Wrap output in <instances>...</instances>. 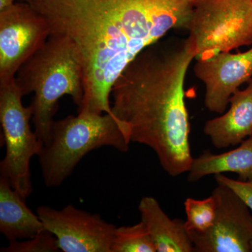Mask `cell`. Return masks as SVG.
I'll return each instance as SVG.
<instances>
[{"instance_id": "cell-1", "label": "cell", "mask_w": 252, "mask_h": 252, "mask_svg": "<svg viewBox=\"0 0 252 252\" xmlns=\"http://www.w3.org/2000/svg\"><path fill=\"white\" fill-rule=\"evenodd\" d=\"M50 36H66L84 73L78 112L114 116L113 86L139 54L174 29H188L195 0H26Z\"/></svg>"}, {"instance_id": "cell-2", "label": "cell", "mask_w": 252, "mask_h": 252, "mask_svg": "<svg viewBox=\"0 0 252 252\" xmlns=\"http://www.w3.org/2000/svg\"><path fill=\"white\" fill-rule=\"evenodd\" d=\"M196 57L192 38L160 40L142 51L114 83L113 114L128 127L130 142L150 147L171 177L193 161L185 83Z\"/></svg>"}, {"instance_id": "cell-3", "label": "cell", "mask_w": 252, "mask_h": 252, "mask_svg": "<svg viewBox=\"0 0 252 252\" xmlns=\"http://www.w3.org/2000/svg\"><path fill=\"white\" fill-rule=\"evenodd\" d=\"M16 85L23 95L34 94V132L43 144L49 140L51 126L64 95L80 107L84 98V73L77 49L66 36H50L45 44L18 69Z\"/></svg>"}, {"instance_id": "cell-4", "label": "cell", "mask_w": 252, "mask_h": 252, "mask_svg": "<svg viewBox=\"0 0 252 252\" xmlns=\"http://www.w3.org/2000/svg\"><path fill=\"white\" fill-rule=\"evenodd\" d=\"M130 143L127 126L109 114L83 110L54 121L49 140L38 156L44 184L47 187L62 185L94 149L109 146L126 152Z\"/></svg>"}, {"instance_id": "cell-5", "label": "cell", "mask_w": 252, "mask_h": 252, "mask_svg": "<svg viewBox=\"0 0 252 252\" xmlns=\"http://www.w3.org/2000/svg\"><path fill=\"white\" fill-rule=\"evenodd\" d=\"M189 36L196 60L252 46V0H195Z\"/></svg>"}, {"instance_id": "cell-6", "label": "cell", "mask_w": 252, "mask_h": 252, "mask_svg": "<svg viewBox=\"0 0 252 252\" xmlns=\"http://www.w3.org/2000/svg\"><path fill=\"white\" fill-rule=\"evenodd\" d=\"M23 97L16 80L0 85V122L6 145L0 173L26 199L32 192L30 162L34 156H39L44 144L31 130L32 107L23 106Z\"/></svg>"}, {"instance_id": "cell-7", "label": "cell", "mask_w": 252, "mask_h": 252, "mask_svg": "<svg viewBox=\"0 0 252 252\" xmlns=\"http://www.w3.org/2000/svg\"><path fill=\"white\" fill-rule=\"evenodd\" d=\"M47 23L26 3L0 11V85L15 80L18 69L45 44Z\"/></svg>"}, {"instance_id": "cell-8", "label": "cell", "mask_w": 252, "mask_h": 252, "mask_svg": "<svg viewBox=\"0 0 252 252\" xmlns=\"http://www.w3.org/2000/svg\"><path fill=\"white\" fill-rule=\"evenodd\" d=\"M212 195L217 203L213 225L202 233L188 232L195 252H250L252 215L233 190L217 183Z\"/></svg>"}, {"instance_id": "cell-9", "label": "cell", "mask_w": 252, "mask_h": 252, "mask_svg": "<svg viewBox=\"0 0 252 252\" xmlns=\"http://www.w3.org/2000/svg\"><path fill=\"white\" fill-rule=\"evenodd\" d=\"M46 230L64 252H111L115 225L97 214L69 205L62 210L40 206L36 210Z\"/></svg>"}, {"instance_id": "cell-10", "label": "cell", "mask_w": 252, "mask_h": 252, "mask_svg": "<svg viewBox=\"0 0 252 252\" xmlns=\"http://www.w3.org/2000/svg\"><path fill=\"white\" fill-rule=\"evenodd\" d=\"M194 74L205 86L204 103L210 112L222 114L230 97L252 79V46L245 52H223L197 60Z\"/></svg>"}, {"instance_id": "cell-11", "label": "cell", "mask_w": 252, "mask_h": 252, "mask_svg": "<svg viewBox=\"0 0 252 252\" xmlns=\"http://www.w3.org/2000/svg\"><path fill=\"white\" fill-rule=\"evenodd\" d=\"M229 104L226 112L204 126V133L217 149L237 145L252 135V79L233 94Z\"/></svg>"}, {"instance_id": "cell-12", "label": "cell", "mask_w": 252, "mask_h": 252, "mask_svg": "<svg viewBox=\"0 0 252 252\" xmlns=\"http://www.w3.org/2000/svg\"><path fill=\"white\" fill-rule=\"evenodd\" d=\"M141 220L147 228L157 252H193V244L186 229L185 221L171 220L157 199H141L138 206Z\"/></svg>"}, {"instance_id": "cell-13", "label": "cell", "mask_w": 252, "mask_h": 252, "mask_svg": "<svg viewBox=\"0 0 252 252\" xmlns=\"http://www.w3.org/2000/svg\"><path fill=\"white\" fill-rule=\"evenodd\" d=\"M45 229L39 216L26 205V199L0 177V233L11 242L33 238Z\"/></svg>"}, {"instance_id": "cell-14", "label": "cell", "mask_w": 252, "mask_h": 252, "mask_svg": "<svg viewBox=\"0 0 252 252\" xmlns=\"http://www.w3.org/2000/svg\"><path fill=\"white\" fill-rule=\"evenodd\" d=\"M189 182H196L210 175L233 172L242 181L252 180V135L238 148L220 154L205 151L193 159L189 170Z\"/></svg>"}, {"instance_id": "cell-15", "label": "cell", "mask_w": 252, "mask_h": 252, "mask_svg": "<svg viewBox=\"0 0 252 252\" xmlns=\"http://www.w3.org/2000/svg\"><path fill=\"white\" fill-rule=\"evenodd\" d=\"M111 252H157L143 222L116 228Z\"/></svg>"}, {"instance_id": "cell-16", "label": "cell", "mask_w": 252, "mask_h": 252, "mask_svg": "<svg viewBox=\"0 0 252 252\" xmlns=\"http://www.w3.org/2000/svg\"><path fill=\"white\" fill-rule=\"evenodd\" d=\"M185 208L187 215L185 225L187 231L202 233L213 225L217 215V203L212 195L203 200L187 198Z\"/></svg>"}, {"instance_id": "cell-17", "label": "cell", "mask_w": 252, "mask_h": 252, "mask_svg": "<svg viewBox=\"0 0 252 252\" xmlns=\"http://www.w3.org/2000/svg\"><path fill=\"white\" fill-rule=\"evenodd\" d=\"M1 252H57L61 251L57 240L52 233L46 229L25 241L9 242V246L1 248Z\"/></svg>"}, {"instance_id": "cell-18", "label": "cell", "mask_w": 252, "mask_h": 252, "mask_svg": "<svg viewBox=\"0 0 252 252\" xmlns=\"http://www.w3.org/2000/svg\"><path fill=\"white\" fill-rule=\"evenodd\" d=\"M215 179L217 183L223 184L233 190L252 211V180H233L223 174L215 175Z\"/></svg>"}, {"instance_id": "cell-19", "label": "cell", "mask_w": 252, "mask_h": 252, "mask_svg": "<svg viewBox=\"0 0 252 252\" xmlns=\"http://www.w3.org/2000/svg\"><path fill=\"white\" fill-rule=\"evenodd\" d=\"M15 0H0V11L14 4Z\"/></svg>"}, {"instance_id": "cell-20", "label": "cell", "mask_w": 252, "mask_h": 252, "mask_svg": "<svg viewBox=\"0 0 252 252\" xmlns=\"http://www.w3.org/2000/svg\"><path fill=\"white\" fill-rule=\"evenodd\" d=\"M250 252H252V241L251 242V243H250Z\"/></svg>"}]
</instances>
